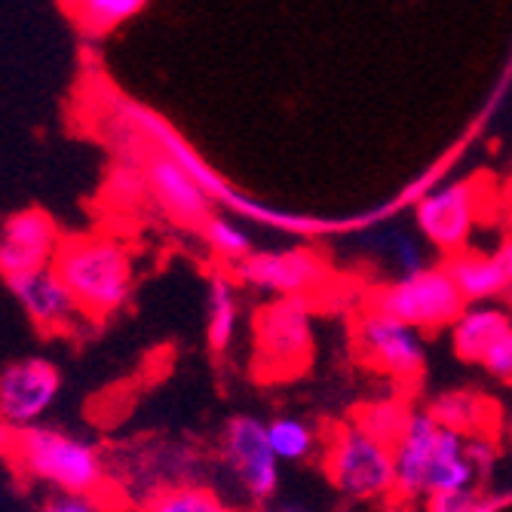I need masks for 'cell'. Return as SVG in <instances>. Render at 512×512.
<instances>
[{
  "mask_svg": "<svg viewBox=\"0 0 512 512\" xmlns=\"http://www.w3.org/2000/svg\"><path fill=\"white\" fill-rule=\"evenodd\" d=\"M105 111H111L120 120H126L135 129V135L145 142L148 151H157V154L169 157L175 166H181L184 172H188L200 184V191L212 203H221L224 209L237 212V215H243L249 221H258V224H267V227H279V230H292V234H319V230H332L325 221L270 209V206L246 197L243 191H237L234 184H230L215 166H209V160L160 111L120 96L117 89H108V105H105Z\"/></svg>",
  "mask_w": 512,
  "mask_h": 512,
  "instance_id": "cell-1",
  "label": "cell"
},
{
  "mask_svg": "<svg viewBox=\"0 0 512 512\" xmlns=\"http://www.w3.org/2000/svg\"><path fill=\"white\" fill-rule=\"evenodd\" d=\"M53 270L71 292L77 310L96 319L126 307L135 289L132 252L120 240L102 234L62 237Z\"/></svg>",
  "mask_w": 512,
  "mask_h": 512,
  "instance_id": "cell-2",
  "label": "cell"
},
{
  "mask_svg": "<svg viewBox=\"0 0 512 512\" xmlns=\"http://www.w3.org/2000/svg\"><path fill=\"white\" fill-rule=\"evenodd\" d=\"M10 451L22 473L59 488L62 494L89 497L105 479V463L99 448L56 427L34 424L19 430L13 436Z\"/></svg>",
  "mask_w": 512,
  "mask_h": 512,
  "instance_id": "cell-3",
  "label": "cell"
},
{
  "mask_svg": "<svg viewBox=\"0 0 512 512\" xmlns=\"http://www.w3.org/2000/svg\"><path fill=\"white\" fill-rule=\"evenodd\" d=\"M313 319L307 298H273L255 316V371L267 381H289L310 368Z\"/></svg>",
  "mask_w": 512,
  "mask_h": 512,
  "instance_id": "cell-4",
  "label": "cell"
},
{
  "mask_svg": "<svg viewBox=\"0 0 512 512\" xmlns=\"http://www.w3.org/2000/svg\"><path fill=\"white\" fill-rule=\"evenodd\" d=\"M325 473L341 494L353 500H378L396 491L393 448L365 436L356 424L335 430L325 451Z\"/></svg>",
  "mask_w": 512,
  "mask_h": 512,
  "instance_id": "cell-5",
  "label": "cell"
},
{
  "mask_svg": "<svg viewBox=\"0 0 512 512\" xmlns=\"http://www.w3.org/2000/svg\"><path fill=\"white\" fill-rule=\"evenodd\" d=\"M467 307L454 289L445 267H424L421 273L399 276L375 295V313L405 322L417 332H436L451 325Z\"/></svg>",
  "mask_w": 512,
  "mask_h": 512,
  "instance_id": "cell-6",
  "label": "cell"
},
{
  "mask_svg": "<svg viewBox=\"0 0 512 512\" xmlns=\"http://www.w3.org/2000/svg\"><path fill=\"white\" fill-rule=\"evenodd\" d=\"M234 279L249 289L276 295V298H307L329 279L322 255L313 249H270L252 252L234 267Z\"/></svg>",
  "mask_w": 512,
  "mask_h": 512,
  "instance_id": "cell-7",
  "label": "cell"
},
{
  "mask_svg": "<svg viewBox=\"0 0 512 512\" xmlns=\"http://www.w3.org/2000/svg\"><path fill=\"white\" fill-rule=\"evenodd\" d=\"M59 390H62V378L50 359L28 356L7 365L0 371V421L10 430L34 427L53 408Z\"/></svg>",
  "mask_w": 512,
  "mask_h": 512,
  "instance_id": "cell-8",
  "label": "cell"
},
{
  "mask_svg": "<svg viewBox=\"0 0 512 512\" xmlns=\"http://www.w3.org/2000/svg\"><path fill=\"white\" fill-rule=\"evenodd\" d=\"M62 243L59 224L46 209H19L0 224V276L13 279L43 267H53Z\"/></svg>",
  "mask_w": 512,
  "mask_h": 512,
  "instance_id": "cell-9",
  "label": "cell"
},
{
  "mask_svg": "<svg viewBox=\"0 0 512 512\" xmlns=\"http://www.w3.org/2000/svg\"><path fill=\"white\" fill-rule=\"evenodd\" d=\"M224 457L227 467L234 470L237 482L243 491L255 500L264 503L276 494L279 488V460L273 457L267 445V424L258 417L240 414L224 427Z\"/></svg>",
  "mask_w": 512,
  "mask_h": 512,
  "instance_id": "cell-10",
  "label": "cell"
},
{
  "mask_svg": "<svg viewBox=\"0 0 512 512\" xmlns=\"http://www.w3.org/2000/svg\"><path fill=\"white\" fill-rule=\"evenodd\" d=\"M356 341H359L362 356L393 378L411 381L427 368L424 335L405 322L384 316V313H375V310L365 313L359 319Z\"/></svg>",
  "mask_w": 512,
  "mask_h": 512,
  "instance_id": "cell-11",
  "label": "cell"
},
{
  "mask_svg": "<svg viewBox=\"0 0 512 512\" xmlns=\"http://www.w3.org/2000/svg\"><path fill=\"white\" fill-rule=\"evenodd\" d=\"M476 224V188L470 181H451L439 191L424 194L417 203V227L421 234L448 255L467 246Z\"/></svg>",
  "mask_w": 512,
  "mask_h": 512,
  "instance_id": "cell-12",
  "label": "cell"
},
{
  "mask_svg": "<svg viewBox=\"0 0 512 512\" xmlns=\"http://www.w3.org/2000/svg\"><path fill=\"white\" fill-rule=\"evenodd\" d=\"M142 172L148 181V197H154V203L181 227H194L200 230L206 224L212 212V200L200 191V184L184 172L181 166H175L169 157L148 151L142 160Z\"/></svg>",
  "mask_w": 512,
  "mask_h": 512,
  "instance_id": "cell-13",
  "label": "cell"
},
{
  "mask_svg": "<svg viewBox=\"0 0 512 512\" xmlns=\"http://www.w3.org/2000/svg\"><path fill=\"white\" fill-rule=\"evenodd\" d=\"M4 283L40 332H62L80 313L71 292L65 289V283L53 267L13 276V279H4Z\"/></svg>",
  "mask_w": 512,
  "mask_h": 512,
  "instance_id": "cell-14",
  "label": "cell"
},
{
  "mask_svg": "<svg viewBox=\"0 0 512 512\" xmlns=\"http://www.w3.org/2000/svg\"><path fill=\"white\" fill-rule=\"evenodd\" d=\"M436 439H439V424L427 411H414L402 439L393 445L396 491L402 497L427 494V479L436 463Z\"/></svg>",
  "mask_w": 512,
  "mask_h": 512,
  "instance_id": "cell-15",
  "label": "cell"
},
{
  "mask_svg": "<svg viewBox=\"0 0 512 512\" xmlns=\"http://www.w3.org/2000/svg\"><path fill=\"white\" fill-rule=\"evenodd\" d=\"M512 329L509 316L494 304H467L451 322V344L460 359L479 362L482 353Z\"/></svg>",
  "mask_w": 512,
  "mask_h": 512,
  "instance_id": "cell-16",
  "label": "cell"
},
{
  "mask_svg": "<svg viewBox=\"0 0 512 512\" xmlns=\"http://www.w3.org/2000/svg\"><path fill=\"white\" fill-rule=\"evenodd\" d=\"M427 414L442 427L451 430L463 439L470 436H488L491 424H494V405L470 390H448L442 396H436V402L427 408Z\"/></svg>",
  "mask_w": 512,
  "mask_h": 512,
  "instance_id": "cell-17",
  "label": "cell"
},
{
  "mask_svg": "<svg viewBox=\"0 0 512 512\" xmlns=\"http://www.w3.org/2000/svg\"><path fill=\"white\" fill-rule=\"evenodd\" d=\"M445 273L451 276L463 304H485L509 289V279L500 273L491 255L457 252L445 261Z\"/></svg>",
  "mask_w": 512,
  "mask_h": 512,
  "instance_id": "cell-18",
  "label": "cell"
},
{
  "mask_svg": "<svg viewBox=\"0 0 512 512\" xmlns=\"http://www.w3.org/2000/svg\"><path fill=\"white\" fill-rule=\"evenodd\" d=\"M145 10L148 0H68L62 4V13L71 16V25L83 40H102Z\"/></svg>",
  "mask_w": 512,
  "mask_h": 512,
  "instance_id": "cell-19",
  "label": "cell"
},
{
  "mask_svg": "<svg viewBox=\"0 0 512 512\" xmlns=\"http://www.w3.org/2000/svg\"><path fill=\"white\" fill-rule=\"evenodd\" d=\"M206 341L215 353H224L237 338L240 325V301L237 279L227 273L209 276V301H206Z\"/></svg>",
  "mask_w": 512,
  "mask_h": 512,
  "instance_id": "cell-20",
  "label": "cell"
},
{
  "mask_svg": "<svg viewBox=\"0 0 512 512\" xmlns=\"http://www.w3.org/2000/svg\"><path fill=\"white\" fill-rule=\"evenodd\" d=\"M463 445H467V439L439 427L436 463H433L430 479H427V497L430 494H451V491H473L476 476L470 470L467 457H463Z\"/></svg>",
  "mask_w": 512,
  "mask_h": 512,
  "instance_id": "cell-21",
  "label": "cell"
},
{
  "mask_svg": "<svg viewBox=\"0 0 512 512\" xmlns=\"http://www.w3.org/2000/svg\"><path fill=\"white\" fill-rule=\"evenodd\" d=\"M411 414H414V408L405 399L387 396V399H371V402L359 405L353 424L365 436H371L375 442L393 448L402 439V433H405V427L411 421Z\"/></svg>",
  "mask_w": 512,
  "mask_h": 512,
  "instance_id": "cell-22",
  "label": "cell"
},
{
  "mask_svg": "<svg viewBox=\"0 0 512 512\" xmlns=\"http://www.w3.org/2000/svg\"><path fill=\"white\" fill-rule=\"evenodd\" d=\"M267 445L273 457L283 460H307L316 448V433L301 417H273L267 424Z\"/></svg>",
  "mask_w": 512,
  "mask_h": 512,
  "instance_id": "cell-23",
  "label": "cell"
},
{
  "mask_svg": "<svg viewBox=\"0 0 512 512\" xmlns=\"http://www.w3.org/2000/svg\"><path fill=\"white\" fill-rule=\"evenodd\" d=\"M145 512H234V509L209 488L178 485V488H163L154 497H148Z\"/></svg>",
  "mask_w": 512,
  "mask_h": 512,
  "instance_id": "cell-24",
  "label": "cell"
},
{
  "mask_svg": "<svg viewBox=\"0 0 512 512\" xmlns=\"http://www.w3.org/2000/svg\"><path fill=\"white\" fill-rule=\"evenodd\" d=\"M200 234L206 246L224 261L240 264L243 258L252 255V237L246 234V227H240L237 221H230L224 215H209L206 224L200 227Z\"/></svg>",
  "mask_w": 512,
  "mask_h": 512,
  "instance_id": "cell-25",
  "label": "cell"
},
{
  "mask_svg": "<svg viewBox=\"0 0 512 512\" xmlns=\"http://www.w3.org/2000/svg\"><path fill=\"white\" fill-rule=\"evenodd\" d=\"M384 252L387 261L399 270V276H411L421 273L427 267V252L421 246V240H414L405 230H393V234L384 240Z\"/></svg>",
  "mask_w": 512,
  "mask_h": 512,
  "instance_id": "cell-26",
  "label": "cell"
},
{
  "mask_svg": "<svg viewBox=\"0 0 512 512\" xmlns=\"http://www.w3.org/2000/svg\"><path fill=\"white\" fill-rule=\"evenodd\" d=\"M108 197L117 206H135L148 197V181L142 166H129V163H117V169L108 178Z\"/></svg>",
  "mask_w": 512,
  "mask_h": 512,
  "instance_id": "cell-27",
  "label": "cell"
},
{
  "mask_svg": "<svg viewBox=\"0 0 512 512\" xmlns=\"http://www.w3.org/2000/svg\"><path fill=\"white\" fill-rule=\"evenodd\" d=\"M463 457H467L476 479H488L497 467V448L488 436H470L463 445Z\"/></svg>",
  "mask_w": 512,
  "mask_h": 512,
  "instance_id": "cell-28",
  "label": "cell"
},
{
  "mask_svg": "<svg viewBox=\"0 0 512 512\" xmlns=\"http://www.w3.org/2000/svg\"><path fill=\"white\" fill-rule=\"evenodd\" d=\"M482 368L497 381H512V329L482 353Z\"/></svg>",
  "mask_w": 512,
  "mask_h": 512,
  "instance_id": "cell-29",
  "label": "cell"
},
{
  "mask_svg": "<svg viewBox=\"0 0 512 512\" xmlns=\"http://www.w3.org/2000/svg\"><path fill=\"white\" fill-rule=\"evenodd\" d=\"M427 512H488V503L476 491H451V494H430Z\"/></svg>",
  "mask_w": 512,
  "mask_h": 512,
  "instance_id": "cell-30",
  "label": "cell"
},
{
  "mask_svg": "<svg viewBox=\"0 0 512 512\" xmlns=\"http://www.w3.org/2000/svg\"><path fill=\"white\" fill-rule=\"evenodd\" d=\"M43 512H102V506L92 497H80V494H59L50 503L43 506Z\"/></svg>",
  "mask_w": 512,
  "mask_h": 512,
  "instance_id": "cell-31",
  "label": "cell"
},
{
  "mask_svg": "<svg viewBox=\"0 0 512 512\" xmlns=\"http://www.w3.org/2000/svg\"><path fill=\"white\" fill-rule=\"evenodd\" d=\"M491 258H494V264L500 267V273H503V276L509 279V286H512V243L500 246V249H497V252H494Z\"/></svg>",
  "mask_w": 512,
  "mask_h": 512,
  "instance_id": "cell-32",
  "label": "cell"
},
{
  "mask_svg": "<svg viewBox=\"0 0 512 512\" xmlns=\"http://www.w3.org/2000/svg\"><path fill=\"white\" fill-rule=\"evenodd\" d=\"M13 436H16V433H13L4 421H0V454L13 448Z\"/></svg>",
  "mask_w": 512,
  "mask_h": 512,
  "instance_id": "cell-33",
  "label": "cell"
},
{
  "mask_svg": "<svg viewBox=\"0 0 512 512\" xmlns=\"http://www.w3.org/2000/svg\"><path fill=\"white\" fill-rule=\"evenodd\" d=\"M276 512H301V509H295V506H283V509H276Z\"/></svg>",
  "mask_w": 512,
  "mask_h": 512,
  "instance_id": "cell-34",
  "label": "cell"
}]
</instances>
